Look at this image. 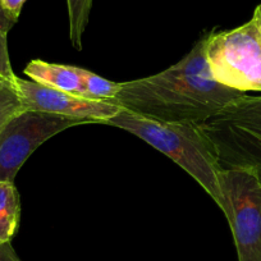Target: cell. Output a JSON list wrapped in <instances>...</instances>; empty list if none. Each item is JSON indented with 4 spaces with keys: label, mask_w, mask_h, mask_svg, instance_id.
<instances>
[{
    "label": "cell",
    "mask_w": 261,
    "mask_h": 261,
    "mask_svg": "<svg viewBox=\"0 0 261 261\" xmlns=\"http://www.w3.org/2000/svg\"><path fill=\"white\" fill-rule=\"evenodd\" d=\"M201 37L187 55L160 73L120 82L114 101L142 117L169 123H201L217 117L245 92L215 81Z\"/></svg>",
    "instance_id": "cell-1"
},
{
    "label": "cell",
    "mask_w": 261,
    "mask_h": 261,
    "mask_svg": "<svg viewBox=\"0 0 261 261\" xmlns=\"http://www.w3.org/2000/svg\"><path fill=\"white\" fill-rule=\"evenodd\" d=\"M104 124L127 130L167 155L204 188L218 206H222L219 178L223 168L201 125L155 120L124 108Z\"/></svg>",
    "instance_id": "cell-2"
},
{
    "label": "cell",
    "mask_w": 261,
    "mask_h": 261,
    "mask_svg": "<svg viewBox=\"0 0 261 261\" xmlns=\"http://www.w3.org/2000/svg\"><path fill=\"white\" fill-rule=\"evenodd\" d=\"M200 125L223 169H248L261 179V96L242 95Z\"/></svg>",
    "instance_id": "cell-3"
},
{
    "label": "cell",
    "mask_w": 261,
    "mask_h": 261,
    "mask_svg": "<svg viewBox=\"0 0 261 261\" xmlns=\"http://www.w3.org/2000/svg\"><path fill=\"white\" fill-rule=\"evenodd\" d=\"M206 58L215 81L241 92H261V30L256 19L206 39Z\"/></svg>",
    "instance_id": "cell-4"
},
{
    "label": "cell",
    "mask_w": 261,
    "mask_h": 261,
    "mask_svg": "<svg viewBox=\"0 0 261 261\" xmlns=\"http://www.w3.org/2000/svg\"><path fill=\"white\" fill-rule=\"evenodd\" d=\"M219 179L238 261H261V179L241 168L223 169Z\"/></svg>",
    "instance_id": "cell-5"
},
{
    "label": "cell",
    "mask_w": 261,
    "mask_h": 261,
    "mask_svg": "<svg viewBox=\"0 0 261 261\" xmlns=\"http://www.w3.org/2000/svg\"><path fill=\"white\" fill-rule=\"evenodd\" d=\"M89 120L51 113L22 110L0 128V180L14 183L17 173L45 141Z\"/></svg>",
    "instance_id": "cell-6"
},
{
    "label": "cell",
    "mask_w": 261,
    "mask_h": 261,
    "mask_svg": "<svg viewBox=\"0 0 261 261\" xmlns=\"http://www.w3.org/2000/svg\"><path fill=\"white\" fill-rule=\"evenodd\" d=\"M16 87L24 110L51 113L104 124L105 120L123 109L115 101L85 99L62 90L46 87L31 80L17 79Z\"/></svg>",
    "instance_id": "cell-7"
},
{
    "label": "cell",
    "mask_w": 261,
    "mask_h": 261,
    "mask_svg": "<svg viewBox=\"0 0 261 261\" xmlns=\"http://www.w3.org/2000/svg\"><path fill=\"white\" fill-rule=\"evenodd\" d=\"M23 72L29 79H31V81L37 84L89 99L85 91L79 67L54 64L41 59H34L26 65Z\"/></svg>",
    "instance_id": "cell-8"
},
{
    "label": "cell",
    "mask_w": 261,
    "mask_h": 261,
    "mask_svg": "<svg viewBox=\"0 0 261 261\" xmlns=\"http://www.w3.org/2000/svg\"><path fill=\"white\" fill-rule=\"evenodd\" d=\"M21 218V201L16 186L0 180V242H9L16 234Z\"/></svg>",
    "instance_id": "cell-9"
},
{
    "label": "cell",
    "mask_w": 261,
    "mask_h": 261,
    "mask_svg": "<svg viewBox=\"0 0 261 261\" xmlns=\"http://www.w3.org/2000/svg\"><path fill=\"white\" fill-rule=\"evenodd\" d=\"M69 18V39L72 46L76 50H82V36L89 24L92 0H67Z\"/></svg>",
    "instance_id": "cell-10"
},
{
    "label": "cell",
    "mask_w": 261,
    "mask_h": 261,
    "mask_svg": "<svg viewBox=\"0 0 261 261\" xmlns=\"http://www.w3.org/2000/svg\"><path fill=\"white\" fill-rule=\"evenodd\" d=\"M84 82L85 91L89 99L101 100V101H114V97L120 90V84L109 81L85 68H79Z\"/></svg>",
    "instance_id": "cell-11"
},
{
    "label": "cell",
    "mask_w": 261,
    "mask_h": 261,
    "mask_svg": "<svg viewBox=\"0 0 261 261\" xmlns=\"http://www.w3.org/2000/svg\"><path fill=\"white\" fill-rule=\"evenodd\" d=\"M23 109L16 84L0 80V128Z\"/></svg>",
    "instance_id": "cell-12"
},
{
    "label": "cell",
    "mask_w": 261,
    "mask_h": 261,
    "mask_svg": "<svg viewBox=\"0 0 261 261\" xmlns=\"http://www.w3.org/2000/svg\"><path fill=\"white\" fill-rule=\"evenodd\" d=\"M17 79L18 77L14 74L11 64V59H9L7 35L0 34V80L16 84Z\"/></svg>",
    "instance_id": "cell-13"
},
{
    "label": "cell",
    "mask_w": 261,
    "mask_h": 261,
    "mask_svg": "<svg viewBox=\"0 0 261 261\" xmlns=\"http://www.w3.org/2000/svg\"><path fill=\"white\" fill-rule=\"evenodd\" d=\"M18 22V19L13 18L8 12L4 9L2 0H0V34L8 35V32L13 29L14 24Z\"/></svg>",
    "instance_id": "cell-14"
},
{
    "label": "cell",
    "mask_w": 261,
    "mask_h": 261,
    "mask_svg": "<svg viewBox=\"0 0 261 261\" xmlns=\"http://www.w3.org/2000/svg\"><path fill=\"white\" fill-rule=\"evenodd\" d=\"M24 3H26V0H2L4 9L16 19H18L21 16Z\"/></svg>",
    "instance_id": "cell-15"
},
{
    "label": "cell",
    "mask_w": 261,
    "mask_h": 261,
    "mask_svg": "<svg viewBox=\"0 0 261 261\" xmlns=\"http://www.w3.org/2000/svg\"><path fill=\"white\" fill-rule=\"evenodd\" d=\"M0 261H22L14 251L11 241L0 242Z\"/></svg>",
    "instance_id": "cell-16"
},
{
    "label": "cell",
    "mask_w": 261,
    "mask_h": 261,
    "mask_svg": "<svg viewBox=\"0 0 261 261\" xmlns=\"http://www.w3.org/2000/svg\"><path fill=\"white\" fill-rule=\"evenodd\" d=\"M253 18L256 19V22H257L258 27H260V30H261V4L260 6L256 7L255 12H253Z\"/></svg>",
    "instance_id": "cell-17"
}]
</instances>
